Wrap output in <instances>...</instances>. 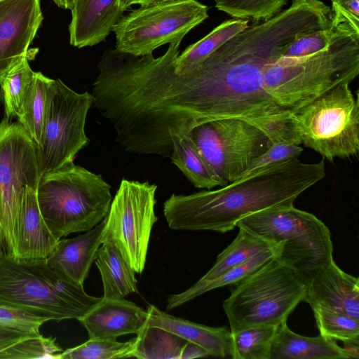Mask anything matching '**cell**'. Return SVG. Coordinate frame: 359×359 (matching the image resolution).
I'll list each match as a JSON object with an SVG mask.
<instances>
[{
    "instance_id": "6da1fadb",
    "label": "cell",
    "mask_w": 359,
    "mask_h": 359,
    "mask_svg": "<svg viewBox=\"0 0 359 359\" xmlns=\"http://www.w3.org/2000/svg\"><path fill=\"white\" fill-rule=\"evenodd\" d=\"M332 19L331 8L320 0H293L289 8L249 25L186 73L175 72L173 57L163 59L147 90L158 126L167 133L188 134L208 121L238 118L270 137L290 116L265 91L266 68L297 36L329 27Z\"/></svg>"
},
{
    "instance_id": "7a4b0ae2",
    "label": "cell",
    "mask_w": 359,
    "mask_h": 359,
    "mask_svg": "<svg viewBox=\"0 0 359 359\" xmlns=\"http://www.w3.org/2000/svg\"><path fill=\"white\" fill-rule=\"evenodd\" d=\"M325 175L323 158L313 163L288 159L255 170L218 189L172 194L164 203V217L174 230L226 233L249 215L294 205L299 195Z\"/></svg>"
},
{
    "instance_id": "3957f363",
    "label": "cell",
    "mask_w": 359,
    "mask_h": 359,
    "mask_svg": "<svg viewBox=\"0 0 359 359\" xmlns=\"http://www.w3.org/2000/svg\"><path fill=\"white\" fill-rule=\"evenodd\" d=\"M335 30L327 48L297 58L280 57L264 74L267 95L287 114L359 74V30L332 12Z\"/></svg>"
},
{
    "instance_id": "277c9868",
    "label": "cell",
    "mask_w": 359,
    "mask_h": 359,
    "mask_svg": "<svg viewBox=\"0 0 359 359\" xmlns=\"http://www.w3.org/2000/svg\"><path fill=\"white\" fill-rule=\"evenodd\" d=\"M36 197L46 224L58 240L94 228L111 203V186L102 175L74 162L41 175Z\"/></svg>"
},
{
    "instance_id": "5b68a950",
    "label": "cell",
    "mask_w": 359,
    "mask_h": 359,
    "mask_svg": "<svg viewBox=\"0 0 359 359\" xmlns=\"http://www.w3.org/2000/svg\"><path fill=\"white\" fill-rule=\"evenodd\" d=\"M100 298L53 271L45 260L18 261L6 253L0 260V302L47 321L78 320Z\"/></svg>"
},
{
    "instance_id": "8992f818",
    "label": "cell",
    "mask_w": 359,
    "mask_h": 359,
    "mask_svg": "<svg viewBox=\"0 0 359 359\" xmlns=\"http://www.w3.org/2000/svg\"><path fill=\"white\" fill-rule=\"evenodd\" d=\"M242 228L271 244L275 258L305 280L333 258L328 227L314 215L294 205L266 208L241 219Z\"/></svg>"
},
{
    "instance_id": "52a82bcc",
    "label": "cell",
    "mask_w": 359,
    "mask_h": 359,
    "mask_svg": "<svg viewBox=\"0 0 359 359\" xmlns=\"http://www.w3.org/2000/svg\"><path fill=\"white\" fill-rule=\"evenodd\" d=\"M234 285L222 304L231 332L287 322L306 294L302 278L275 257Z\"/></svg>"
},
{
    "instance_id": "ba28073f",
    "label": "cell",
    "mask_w": 359,
    "mask_h": 359,
    "mask_svg": "<svg viewBox=\"0 0 359 359\" xmlns=\"http://www.w3.org/2000/svg\"><path fill=\"white\" fill-rule=\"evenodd\" d=\"M301 144L323 159L347 158L359 151V102L349 83L340 84L290 116Z\"/></svg>"
},
{
    "instance_id": "9c48e42d",
    "label": "cell",
    "mask_w": 359,
    "mask_h": 359,
    "mask_svg": "<svg viewBox=\"0 0 359 359\" xmlns=\"http://www.w3.org/2000/svg\"><path fill=\"white\" fill-rule=\"evenodd\" d=\"M208 8L196 0H177L140 6L114 27L116 49L135 57L152 54L166 43H181L208 18Z\"/></svg>"
},
{
    "instance_id": "30bf717a",
    "label": "cell",
    "mask_w": 359,
    "mask_h": 359,
    "mask_svg": "<svg viewBox=\"0 0 359 359\" xmlns=\"http://www.w3.org/2000/svg\"><path fill=\"white\" fill-rule=\"evenodd\" d=\"M187 135L222 187L240 179L271 145L263 130L238 118L208 121Z\"/></svg>"
},
{
    "instance_id": "8fae6325",
    "label": "cell",
    "mask_w": 359,
    "mask_h": 359,
    "mask_svg": "<svg viewBox=\"0 0 359 359\" xmlns=\"http://www.w3.org/2000/svg\"><path fill=\"white\" fill-rule=\"evenodd\" d=\"M156 184L123 179L105 217L102 243H112L135 273L144 269L150 234L158 220Z\"/></svg>"
},
{
    "instance_id": "7c38bea8",
    "label": "cell",
    "mask_w": 359,
    "mask_h": 359,
    "mask_svg": "<svg viewBox=\"0 0 359 359\" xmlns=\"http://www.w3.org/2000/svg\"><path fill=\"white\" fill-rule=\"evenodd\" d=\"M0 123V235L6 255L15 256L14 231L26 186L37 189L41 177L36 146L17 122Z\"/></svg>"
},
{
    "instance_id": "4fadbf2b",
    "label": "cell",
    "mask_w": 359,
    "mask_h": 359,
    "mask_svg": "<svg viewBox=\"0 0 359 359\" xmlns=\"http://www.w3.org/2000/svg\"><path fill=\"white\" fill-rule=\"evenodd\" d=\"M93 102L92 93H78L60 79L55 80L44 131L36 146L41 176L73 162L78 152L88 144L85 125Z\"/></svg>"
},
{
    "instance_id": "5bb4252c",
    "label": "cell",
    "mask_w": 359,
    "mask_h": 359,
    "mask_svg": "<svg viewBox=\"0 0 359 359\" xmlns=\"http://www.w3.org/2000/svg\"><path fill=\"white\" fill-rule=\"evenodd\" d=\"M43 18L41 0H0V73L28 53Z\"/></svg>"
},
{
    "instance_id": "9a60e30c",
    "label": "cell",
    "mask_w": 359,
    "mask_h": 359,
    "mask_svg": "<svg viewBox=\"0 0 359 359\" xmlns=\"http://www.w3.org/2000/svg\"><path fill=\"white\" fill-rule=\"evenodd\" d=\"M305 302L359 320V279L346 273L333 258L317 269L306 280Z\"/></svg>"
},
{
    "instance_id": "2e32d148",
    "label": "cell",
    "mask_w": 359,
    "mask_h": 359,
    "mask_svg": "<svg viewBox=\"0 0 359 359\" xmlns=\"http://www.w3.org/2000/svg\"><path fill=\"white\" fill-rule=\"evenodd\" d=\"M147 311L124 298L101 297L78 320L89 339H116L137 334L144 325Z\"/></svg>"
},
{
    "instance_id": "e0dca14e",
    "label": "cell",
    "mask_w": 359,
    "mask_h": 359,
    "mask_svg": "<svg viewBox=\"0 0 359 359\" xmlns=\"http://www.w3.org/2000/svg\"><path fill=\"white\" fill-rule=\"evenodd\" d=\"M15 256L18 261L46 260L59 240L52 233L40 212L36 189L26 186L15 231Z\"/></svg>"
},
{
    "instance_id": "ac0fdd59",
    "label": "cell",
    "mask_w": 359,
    "mask_h": 359,
    "mask_svg": "<svg viewBox=\"0 0 359 359\" xmlns=\"http://www.w3.org/2000/svg\"><path fill=\"white\" fill-rule=\"evenodd\" d=\"M71 11L69 43L81 48L104 41L125 11L119 0H75Z\"/></svg>"
},
{
    "instance_id": "d6986e66",
    "label": "cell",
    "mask_w": 359,
    "mask_h": 359,
    "mask_svg": "<svg viewBox=\"0 0 359 359\" xmlns=\"http://www.w3.org/2000/svg\"><path fill=\"white\" fill-rule=\"evenodd\" d=\"M105 217L85 233L71 238L60 239L51 254L45 260L53 271L71 281L83 286L97 252L102 245Z\"/></svg>"
},
{
    "instance_id": "ffe728a7",
    "label": "cell",
    "mask_w": 359,
    "mask_h": 359,
    "mask_svg": "<svg viewBox=\"0 0 359 359\" xmlns=\"http://www.w3.org/2000/svg\"><path fill=\"white\" fill-rule=\"evenodd\" d=\"M144 325L166 330L203 347L209 355L226 358L231 355V332L226 327H210L168 314L154 305L147 309Z\"/></svg>"
},
{
    "instance_id": "44dd1931",
    "label": "cell",
    "mask_w": 359,
    "mask_h": 359,
    "mask_svg": "<svg viewBox=\"0 0 359 359\" xmlns=\"http://www.w3.org/2000/svg\"><path fill=\"white\" fill-rule=\"evenodd\" d=\"M350 353L335 340L322 335L311 337L292 331L287 322L278 326L269 359H349Z\"/></svg>"
},
{
    "instance_id": "7402d4cb",
    "label": "cell",
    "mask_w": 359,
    "mask_h": 359,
    "mask_svg": "<svg viewBox=\"0 0 359 359\" xmlns=\"http://www.w3.org/2000/svg\"><path fill=\"white\" fill-rule=\"evenodd\" d=\"M95 261L101 275L104 297L123 298L137 292L135 271L112 243H102Z\"/></svg>"
},
{
    "instance_id": "603a6c76",
    "label": "cell",
    "mask_w": 359,
    "mask_h": 359,
    "mask_svg": "<svg viewBox=\"0 0 359 359\" xmlns=\"http://www.w3.org/2000/svg\"><path fill=\"white\" fill-rule=\"evenodd\" d=\"M55 88V79L44 76L41 72H35L17 118L35 146L39 145L41 140Z\"/></svg>"
},
{
    "instance_id": "cb8c5ba5",
    "label": "cell",
    "mask_w": 359,
    "mask_h": 359,
    "mask_svg": "<svg viewBox=\"0 0 359 359\" xmlns=\"http://www.w3.org/2000/svg\"><path fill=\"white\" fill-rule=\"evenodd\" d=\"M170 137L172 143L170 158L194 187L208 189L222 187L221 181L208 167L188 135L172 133Z\"/></svg>"
},
{
    "instance_id": "d4e9b609",
    "label": "cell",
    "mask_w": 359,
    "mask_h": 359,
    "mask_svg": "<svg viewBox=\"0 0 359 359\" xmlns=\"http://www.w3.org/2000/svg\"><path fill=\"white\" fill-rule=\"evenodd\" d=\"M276 255L273 250L263 251L216 278L210 280H199L187 290L168 296L166 309L170 311L177 308L210 290L229 285H236L274 258Z\"/></svg>"
},
{
    "instance_id": "484cf974",
    "label": "cell",
    "mask_w": 359,
    "mask_h": 359,
    "mask_svg": "<svg viewBox=\"0 0 359 359\" xmlns=\"http://www.w3.org/2000/svg\"><path fill=\"white\" fill-rule=\"evenodd\" d=\"M248 26V20L235 18L223 22L176 57L174 60L175 72L183 74L191 70L223 43Z\"/></svg>"
},
{
    "instance_id": "4316f807",
    "label": "cell",
    "mask_w": 359,
    "mask_h": 359,
    "mask_svg": "<svg viewBox=\"0 0 359 359\" xmlns=\"http://www.w3.org/2000/svg\"><path fill=\"white\" fill-rule=\"evenodd\" d=\"M35 72L29 63V54L24 55L0 73V94L5 116L18 118L23 101L32 83Z\"/></svg>"
},
{
    "instance_id": "83f0119b",
    "label": "cell",
    "mask_w": 359,
    "mask_h": 359,
    "mask_svg": "<svg viewBox=\"0 0 359 359\" xmlns=\"http://www.w3.org/2000/svg\"><path fill=\"white\" fill-rule=\"evenodd\" d=\"M269 250H273L276 253L271 244L239 228L237 236L217 257L214 265L200 280H210L216 278L232 268L243 264L258 253Z\"/></svg>"
},
{
    "instance_id": "f1b7e54d",
    "label": "cell",
    "mask_w": 359,
    "mask_h": 359,
    "mask_svg": "<svg viewBox=\"0 0 359 359\" xmlns=\"http://www.w3.org/2000/svg\"><path fill=\"white\" fill-rule=\"evenodd\" d=\"M187 341L163 328L144 325L135 337L132 358L180 359Z\"/></svg>"
},
{
    "instance_id": "f546056e",
    "label": "cell",
    "mask_w": 359,
    "mask_h": 359,
    "mask_svg": "<svg viewBox=\"0 0 359 359\" xmlns=\"http://www.w3.org/2000/svg\"><path fill=\"white\" fill-rule=\"evenodd\" d=\"M320 334L340 340L352 356L359 358V320L338 311L321 306L312 308Z\"/></svg>"
},
{
    "instance_id": "4dcf8cb0",
    "label": "cell",
    "mask_w": 359,
    "mask_h": 359,
    "mask_svg": "<svg viewBox=\"0 0 359 359\" xmlns=\"http://www.w3.org/2000/svg\"><path fill=\"white\" fill-rule=\"evenodd\" d=\"M278 326H259L231 332L233 359H269Z\"/></svg>"
},
{
    "instance_id": "1f68e13d",
    "label": "cell",
    "mask_w": 359,
    "mask_h": 359,
    "mask_svg": "<svg viewBox=\"0 0 359 359\" xmlns=\"http://www.w3.org/2000/svg\"><path fill=\"white\" fill-rule=\"evenodd\" d=\"M135 338L119 342L116 339H89L62 351L58 359H115L132 358Z\"/></svg>"
},
{
    "instance_id": "d6a6232c",
    "label": "cell",
    "mask_w": 359,
    "mask_h": 359,
    "mask_svg": "<svg viewBox=\"0 0 359 359\" xmlns=\"http://www.w3.org/2000/svg\"><path fill=\"white\" fill-rule=\"evenodd\" d=\"M287 0H215V7L236 19L266 21L281 11Z\"/></svg>"
},
{
    "instance_id": "836d02e7",
    "label": "cell",
    "mask_w": 359,
    "mask_h": 359,
    "mask_svg": "<svg viewBox=\"0 0 359 359\" xmlns=\"http://www.w3.org/2000/svg\"><path fill=\"white\" fill-rule=\"evenodd\" d=\"M55 339L41 334L29 337L0 351V359H58L62 350Z\"/></svg>"
},
{
    "instance_id": "e575fe53",
    "label": "cell",
    "mask_w": 359,
    "mask_h": 359,
    "mask_svg": "<svg viewBox=\"0 0 359 359\" xmlns=\"http://www.w3.org/2000/svg\"><path fill=\"white\" fill-rule=\"evenodd\" d=\"M334 30L335 23L332 20V25L329 27L302 33L286 46L281 57L297 58L324 50L328 47Z\"/></svg>"
},
{
    "instance_id": "d590c367",
    "label": "cell",
    "mask_w": 359,
    "mask_h": 359,
    "mask_svg": "<svg viewBox=\"0 0 359 359\" xmlns=\"http://www.w3.org/2000/svg\"><path fill=\"white\" fill-rule=\"evenodd\" d=\"M46 322L45 318L0 302V325L37 335L40 334L39 329Z\"/></svg>"
},
{
    "instance_id": "8d00e7d4",
    "label": "cell",
    "mask_w": 359,
    "mask_h": 359,
    "mask_svg": "<svg viewBox=\"0 0 359 359\" xmlns=\"http://www.w3.org/2000/svg\"><path fill=\"white\" fill-rule=\"evenodd\" d=\"M303 151L304 149L302 147L293 143L278 142L272 144L268 150L249 168L241 177H246L253 171L268 165L296 158Z\"/></svg>"
},
{
    "instance_id": "74e56055",
    "label": "cell",
    "mask_w": 359,
    "mask_h": 359,
    "mask_svg": "<svg viewBox=\"0 0 359 359\" xmlns=\"http://www.w3.org/2000/svg\"><path fill=\"white\" fill-rule=\"evenodd\" d=\"M332 11L359 30V0H331Z\"/></svg>"
},
{
    "instance_id": "f35d334b",
    "label": "cell",
    "mask_w": 359,
    "mask_h": 359,
    "mask_svg": "<svg viewBox=\"0 0 359 359\" xmlns=\"http://www.w3.org/2000/svg\"><path fill=\"white\" fill-rule=\"evenodd\" d=\"M32 336H35V334L0 325V351L22 339Z\"/></svg>"
},
{
    "instance_id": "ab89813d",
    "label": "cell",
    "mask_w": 359,
    "mask_h": 359,
    "mask_svg": "<svg viewBox=\"0 0 359 359\" xmlns=\"http://www.w3.org/2000/svg\"><path fill=\"white\" fill-rule=\"evenodd\" d=\"M208 355V353L201 346L187 341L181 351L180 359L204 358Z\"/></svg>"
},
{
    "instance_id": "60d3db41",
    "label": "cell",
    "mask_w": 359,
    "mask_h": 359,
    "mask_svg": "<svg viewBox=\"0 0 359 359\" xmlns=\"http://www.w3.org/2000/svg\"><path fill=\"white\" fill-rule=\"evenodd\" d=\"M172 1L177 0H119V5L124 11H126L129 7L135 4L145 6Z\"/></svg>"
},
{
    "instance_id": "b9f144b4",
    "label": "cell",
    "mask_w": 359,
    "mask_h": 359,
    "mask_svg": "<svg viewBox=\"0 0 359 359\" xmlns=\"http://www.w3.org/2000/svg\"><path fill=\"white\" fill-rule=\"evenodd\" d=\"M55 4L63 9L72 10L75 0H53Z\"/></svg>"
}]
</instances>
